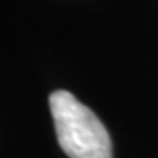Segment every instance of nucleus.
Instances as JSON below:
<instances>
[{"mask_svg":"<svg viewBox=\"0 0 158 158\" xmlns=\"http://www.w3.org/2000/svg\"><path fill=\"white\" fill-rule=\"evenodd\" d=\"M49 109L60 148L69 158H113V144L90 107L65 90L49 97Z\"/></svg>","mask_w":158,"mask_h":158,"instance_id":"obj_1","label":"nucleus"}]
</instances>
